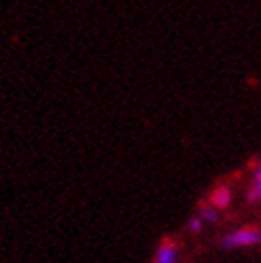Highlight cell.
Returning <instances> with one entry per match:
<instances>
[{"mask_svg": "<svg viewBox=\"0 0 261 263\" xmlns=\"http://www.w3.org/2000/svg\"><path fill=\"white\" fill-rule=\"evenodd\" d=\"M223 251H240V248H257L261 246V229L259 227H238L229 233H225L218 240Z\"/></svg>", "mask_w": 261, "mask_h": 263, "instance_id": "1", "label": "cell"}, {"mask_svg": "<svg viewBox=\"0 0 261 263\" xmlns=\"http://www.w3.org/2000/svg\"><path fill=\"white\" fill-rule=\"evenodd\" d=\"M152 263H180V248H178L176 240H172V238L161 240L154 251Z\"/></svg>", "mask_w": 261, "mask_h": 263, "instance_id": "2", "label": "cell"}, {"mask_svg": "<svg viewBox=\"0 0 261 263\" xmlns=\"http://www.w3.org/2000/svg\"><path fill=\"white\" fill-rule=\"evenodd\" d=\"M231 199H233L231 189L227 186V184H218V186L212 189L208 203H212V205L218 210V212H220V210H227V208L231 205Z\"/></svg>", "mask_w": 261, "mask_h": 263, "instance_id": "3", "label": "cell"}, {"mask_svg": "<svg viewBox=\"0 0 261 263\" xmlns=\"http://www.w3.org/2000/svg\"><path fill=\"white\" fill-rule=\"evenodd\" d=\"M246 201L249 203H259L261 201V159L257 167L253 169V178H251V186L246 191Z\"/></svg>", "mask_w": 261, "mask_h": 263, "instance_id": "4", "label": "cell"}, {"mask_svg": "<svg viewBox=\"0 0 261 263\" xmlns=\"http://www.w3.org/2000/svg\"><path fill=\"white\" fill-rule=\"evenodd\" d=\"M195 214H197L206 222V225H216V222L220 220V212L212 203H206V201L197 205V212H195Z\"/></svg>", "mask_w": 261, "mask_h": 263, "instance_id": "5", "label": "cell"}, {"mask_svg": "<svg viewBox=\"0 0 261 263\" xmlns=\"http://www.w3.org/2000/svg\"><path fill=\"white\" fill-rule=\"evenodd\" d=\"M203 227H206V222L197 216V214H193L189 220H187V229L193 233V235H197V233H201L203 231Z\"/></svg>", "mask_w": 261, "mask_h": 263, "instance_id": "6", "label": "cell"}]
</instances>
